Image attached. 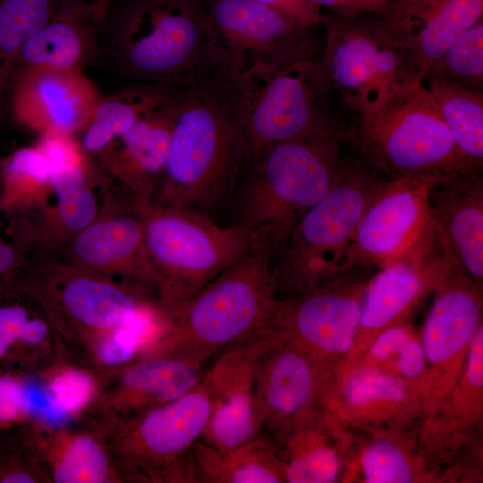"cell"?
I'll list each match as a JSON object with an SVG mask.
<instances>
[{"label":"cell","mask_w":483,"mask_h":483,"mask_svg":"<svg viewBox=\"0 0 483 483\" xmlns=\"http://www.w3.org/2000/svg\"><path fill=\"white\" fill-rule=\"evenodd\" d=\"M232 83L183 89L178 95L161 207L213 219L232 208L249 164Z\"/></svg>","instance_id":"obj_1"},{"label":"cell","mask_w":483,"mask_h":483,"mask_svg":"<svg viewBox=\"0 0 483 483\" xmlns=\"http://www.w3.org/2000/svg\"><path fill=\"white\" fill-rule=\"evenodd\" d=\"M115 38L120 67L148 84L192 89L239 74L201 0H133Z\"/></svg>","instance_id":"obj_2"},{"label":"cell","mask_w":483,"mask_h":483,"mask_svg":"<svg viewBox=\"0 0 483 483\" xmlns=\"http://www.w3.org/2000/svg\"><path fill=\"white\" fill-rule=\"evenodd\" d=\"M345 144L343 133L318 132L267 150L241 178L232 224L256 236L273 260L299 220L334 185Z\"/></svg>","instance_id":"obj_3"},{"label":"cell","mask_w":483,"mask_h":483,"mask_svg":"<svg viewBox=\"0 0 483 483\" xmlns=\"http://www.w3.org/2000/svg\"><path fill=\"white\" fill-rule=\"evenodd\" d=\"M346 144L388 179L425 176L439 182L475 171L462 160L423 79L394 86L348 113Z\"/></svg>","instance_id":"obj_4"},{"label":"cell","mask_w":483,"mask_h":483,"mask_svg":"<svg viewBox=\"0 0 483 483\" xmlns=\"http://www.w3.org/2000/svg\"><path fill=\"white\" fill-rule=\"evenodd\" d=\"M271 266L266 248L230 265L166 312L165 333L139 358L174 356L202 366L219 351L258 333L275 300Z\"/></svg>","instance_id":"obj_5"},{"label":"cell","mask_w":483,"mask_h":483,"mask_svg":"<svg viewBox=\"0 0 483 483\" xmlns=\"http://www.w3.org/2000/svg\"><path fill=\"white\" fill-rule=\"evenodd\" d=\"M387 179L355 149L343 155L334 185L299 220L272 260L275 299L307 293L348 274L343 271L346 250Z\"/></svg>","instance_id":"obj_6"},{"label":"cell","mask_w":483,"mask_h":483,"mask_svg":"<svg viewBox=\"0 0 483 483\" xmlns=\"http://www.w3.org/2000/svg\"><path fill=\"white\" fill-rule=\"evenodd\" d=\"M232 87L249 164L280 143L309 134L346 136L348 111L318 59L284 66L253 64L234 78Z\"/></svg>","instance_id":"obj_7"},{"label":"cell","mask_w":483,"mask_h":483,"mask_svg":"<svg viewBox=\"0 0 483 483\" xmlns=\"http://www.w3.org/2000/svg\"><path fill=\"white\" fill-rule=\"evenodd\" d=\"M144 213V244L165 312L249 252L265 248L249 231L191 210L146 205Z\"/></svg>","instance_id":"obj_8"},{"label":"cell","mask_w":483,"mask_h":483,"mask_svg":"<svg viewBox=\"0 0 483 483\" xmlns=\"http://www.w3.org/2000/svg\"><path fill=\"white\" fill-rule=\"evenodd\" d=\"M210 412L203 376L182 396L104 428L124 482L198 483L193 447Z\"/></svg>","instance_id":"obj_9"},{"label":"cell","mask_w":483,"mask_h":483,"mask_svg":"<svg viewBox=\"0 0 483 483\" xmlns=\"http://www.w3.org/2000/svg\"><path fill=\"white\" fill-rule=\"evenodd\" d=\"M437 180L387 179L364 211L346 250L345 273L381 268L434 246L430 195Z\"/></svg>","instance_id":"obj_10"},{"label":"cell","mask_w":483,"mask_h":483,"mask_svg":"<svg viewBox=\"0 0 483 483\" xmlns=\"http://www.w3.org/2000/svg\"><path fill=\"white\" fill-rule=\"evenodd\" d=\"M320 68L348 113L384 91L424 76L372 20L327 18Z\"/></svg>","instance_id":"obj_11"},{"label":"cell","mask_w":483,"mask_h":483,"mask_svg":"<svg viewBox=\"0 0 483 483\" xmlns=\"http://www.w3.org/2000/svg\"><path fill=\"white\" fill-rule=\"evenodd\" d=\"M434 298L419 337L426 371L419 393L422 416H431L458 383L470 342L482 326V288L446 265L435 284Z\"/></svg>","instance_id":"obj_12"},{"label":"cell","mask_w":483,"mask_h":483,"mask_svg":"<svg viewBox=\"0 0 483 483\" xmlns=\"http://www.w3.org/2000/svg\"><path fill=\"white\" fill-rule=\"evenodd\" d=\"M369 278L349 273L307 293L275 299L264 327L334 369L352 346Z\"/></svg>","instance_id":"obj_13"},{"label":"cell","mask_w":483,"mask_h":483,"mask_svg":"<svg viewBox=\"0 0 483 483\" xmlns=\"http://www.w3.org/2000/svg\"><path fill=\"white\" fill-rule=\"evenodd\" d=\"M33 293L67 354L86 363L99 341L150 302L101 277L79 273L43 282Z\"/></svg>","instance_id":"obj_14"},{"label":"cell","mask_w":483,"mask_h":483,"mask_svg":"<svg viewBox=\"0 0 483 483\" xmlns=\"http://www.w3.org/2000/svg\"><path fill=\"white\" fill-rule=\"evenodd\" d=\"M320 407L347 429L367 434L409 431L423 418L419 395L411 384L361 364L332 370Z\"/></svg>","instance_id":"obj_15"},{"label":"cell","mask_w":483,"mask_h":483,"mask_svg":"<svg viewBox=\"0 0 483 483\" xmlns=\"http://www.w3.org/2000/svg\"><path fill=\"white\" fill-rule=\"evenodd\" d=\"M206 6L239 73L258 64L317 59L315 28L300 26L257 0H208Z\"/></svg>","instance_id":"obj_16"},{"label":"cell","mask_w":483,"mask_h":483,"mask_svg":"<svg viewBox=\"0 0 483 483\" xmlns=\"http://www.w3.org/2000/svg\"><path fill=\"white\" fill-rule=\"evenodd\" d=\"M267 330L270 340L256 365L255 400L263 433L278 444L300 417L320 407L328 368Z\"/></svg>","instance_id":"obj_17"},{"label":"cell","mask_w":483,"mask_h":483,"mask_svg":"<svg viewBox=\"0 0 483 483\" xmlns=\"http://www.w3.org/2000/svg\"><path fill=\"white\" fill-rule=\"evenodd\" d=\"M262 328L227 349L204 373L211 412L200 440L218 449L243 444L263 433L255 400V370L270 340Z\"/></svg>","instance_id":"obj_18"},{"label":"cell","mask_w":483,"mask_h":483,"mask_svg":"<svg viewBox=\"0 0 483 483\" xmlns=\"http://www.w3.org/2000/svg\"><path fill=\"white\" fill-rule=\"evenodd\" d=\"M201 367L162 355L139 358L122 368L103 371L99 395L83 417L106 428L166 403L200 382L204 376Z\"/></svg>","instance_id":"obj_19"},{"label":"cell","mask_w":483,"mask_h":483,"mask_svg":"<svg viewBox=\"0 0 483 483\" xmlns=\"http://www.w3.org/2000/svg\"><path fill=\"white\" fill-rule=\"evenodd\" d=\"M373 13L375 24L426 78L453 40L482 20L483 0H394Z\"/></svg>","instance_id":"obj_20"},{"label":"cell","mask_w":483,"mask_h":483,"mask_svg":"<svg viewBox=\"0 0 483 483\" xmlns=\"http://www.w3.org/2000/svg\"><path fill=\"white\" fill-rule=\"evenodd\" d=\"M25 436L47 483H121L103 426L83 417L53 425L38 419L26 423Z\"/></svg>","instance_id":"obj_21"},{"label":"cell","mask_w":483,"mask_h":483,"mask_svg":"<svg viewBox=\"0 0 483 483\" xmlns=\"http://www.w3.org/2000/svg\"><path fill=\"white\" fill-rule=\"evenodd\" d=\"M482 171L457 173L431 190L434 243L440 258L483 286Z\"/></svg>","instance_id":"obj_22"},{"label":"cell","mask_w":483,"mask_h":483,"mask_svg":"<svg viewBox=\"0 0 483 483\" xmlns=\"http://www.w3.org/2000/svg\"><path fill=\"white\" fill-rule=\"evenodd\" d=\"M430 256V253H422L396 261L378 268L369 276L352 346L345 359L334 369L335 372L355 363L381 332L408 320L415 306L433 289L440 275V260Z\"/></svg>","instance_id":"obj_23"},{"label":"cell","mask_w":483,"mask_h":483,"mask_svg":"<svg viewBox=\"0 0 483 483\" xmlns=\"http://www.w3.org/2000/svg\"><path fill=\"white\" fill-rule=\"evenodd\" d=\"M12 84L16 116L45 132L69 134L83 128L100 98L93 83L79 72L31 69Z\"/></svg>","instance_id":"obj_24"},{"label":"cell","mask_w":483,"mask_h":483,"mask_svg":"<svg viewBox=\"0 0 483 483\" xmlns=\"http://www.w3.org/2000/svg\"><path fill=\"white\" fill-rule=\"evenodd\" d=\"M277 445L284 482L333 483L348 479L354 456L350 434L320 407L300 417Z\"/></svg>","instance_id":"obj_25"},{"label":"cell","mask_w":483,"mask_h":483,"mask_svg":"<svg viewBox=\"0 0 483 483\" xmlns=\"http://www.w3.org/2000/svg\"><path fill=\"white\" fill-rule=\"evenodd\" d=\"M483 415V325L470 345L462 374L437 410L421 419L416 434L419 445L433 467L452 460L462 447L474 441Z\"/></svg>","instance_id":"obj_26"},{"label":"cell","mask_w":483,"mask_h":483,"mask_svg":"<svg viewBox=\"0 0 483 483\" xmlns=\"http://www.w3.org/2000/svg\"><path fill=\"white\" fill-rule=\"evenodd\" d=\"M109 8L72 4L57 13L22 47L10 85L25 71L38 68L82 72L97 47Z\"/></svg>","instance_id":"obj_27"},{"label":"cell","mask_w":483,"mask_h":483,"mask_svg":"<svg viewBox=\"0 0 483 483\" xmlns=\"http://www.w3.org/2000/svg\"><path fill=\"white\" fill-rule=\"evenodd\" d=\"M182 88L176 89L165 101L143 114L123 136L113 149V168L147 200L161 181L174 126L175 105Z\"/></svg>","instance_id":"obj_28"},{"label":"cell","mask_w":483,"mask_h":483,"mask_svg":"<svg viewBox=\"0 0 483 483\" xmlns=\"http://www.w3.org/2000/svg\"><path fill=\"white\" fill-rule=\"evenodd\" d=\"M73 251L89 268L123 273L157 289V276L144 244L142 219L120 216L89 225L75 238Z\"/></svg>","instance_id":"obj_29"},{"label":"cell","mask_w":483,"mask_h":483,"mask_svg":"<svg viewBox=\"0 0 483 483\" xmlns=\"http://www.w3.org/2000/svg\"><path fill=\"white\" fill-rule=\"evenodd\" d=\"M193 457L198 483L284 482L278 445L265 433L228 449L199 439Z\"/></svg>","instance_id":"obj_30"},{"label":"cell","mask_w":483,"mask_h":483,"mask_svg":"<svg viewBox=\"0 0 483 483\" xmlns=\"http://www.w3.org/2000/svg\"><path fill=\"white\" fill-rule=\"evenodd\" d=\"M369 436L354 453L348 479L357 473L365 483L428 482L436 479V472L428 463L416 435L404 431Z\"/></svg>","instance_id":"obj_31"},{"label":"cell","mask_w":483,"mask_h":483,"mask_svg":"<svg viewBox=\"0 0 483 483\" xmlns=\"http://www.w3.org/2000/svg\"><path fill=\"white\" fill-rule=\"evenodd\" d=\"M177 87L145 84L99 98L83 127L82 146L96 153L104 150L130 130L149 110L165 101Z\"/></svg>","instance_id":"obj_32"},{"label":"cell","mask_w":483,"mask_h":483,"mask_svg":"<svg viewBox=\"0 0 483 483\" xmlns=\"http://www.w3.org/2000/svg\"><path fill=\"white\" fill-rule=\"evenodd\" d=\"M436 98L455 146L466 164L475 171L483 165V91L436 78H425Z\"/></svg>","instance_id":"obj_33"},{"label":"cell","mask_w":483,"mask_h":483,"mask_svg":"<svg viewBox=\"0 0 483 483\" xmlns=\"http://www.w3.org/2000/svg\"><path fill=\"white\" fill-rule=\"evenodd\" d=\"M65 355L51 326L30 318L21 306H0V363L20 362L33 373Z\"/></svg>","instance_id":"obj_34"},{"label":"cell","mask_w":483,"mask_h":483,"mask_svg":"<svg viewBox=\"0 0 483 483\" xmlns=\"http://www.w3.org/2000/svg\"><path fill=\"white\" fill-rule=\"evenodd\" d=\"M33 373L57 410L70 420L87 413L104 381L103 371L70 356L59 357Z\"/></svg>","instance_id":"obj_35"},{"label":"cell","mask_w":483,"mask_h":483,"mask_svg":"<svg viewBox=\"0 0 483 483\" xmlns=\"http://www.w3.org/2000/svg\"><path fill=\"white\" fill-rule=\"evenodd\" d=\"M355 364L373 366L404 379L419 398L426 360L419 333L408 320L381 332Z\"/></svg>","instance_id":"obj_36"},{"label":"cell","mask_w":483,"mask_h":483,"mask_svg":"<svg viewBox=\"0 0 483 483\" xmlns=\"http://www.w3.org/2000/svg\"><path fill=\"white\" fill-rule=\"evenodd\" d=\"M59 9L58 0H0V97L24 44Z\"/></svg>","instance_id":"obj_37"},{"label":"cell","mask_w":483,"mask_h":483,"mask_svg":"<svg viewBox=\"0 0 483 483\" xmlns=\"http://www.w3.org/2000/svg\"><path fill=\"white\" fill-rule=\"evenodd\" d=\"M430 76L483 91L482 20L453 40Z\"/></svg>","instance_id":"obj_38"},{"label":"cell","mask_w":483,"mask_h":483,"mask_svg":"<svg viewBox=\"0 0 483 483\" xmlns=\"http://www.w3.org/2000/svg\"><path fill=\"white\" fill-rule=\"evenodd\" d=\"M50 183L56 194L63 225L75 232L89 225L96 215V201L85 183L81 165H52Z\"/></svg>","instance_id":"obj_39"},{"label":"cell","mask_w":483,"mask_h":483,"mask_svg":"<svg viewBox=\"0 0 483 483\" xmlns=\"http://www.w3.org/2000/svg\"><path fill=\"white\" fill-rule=\"evenodd\" d=\"M0 482H47L24 433L12 453H0Z\"/></svg>","instance_id":"obj_40"},{"label":"cell","mask_w":483,"mask_h":483,"mask_svg":"<svg viewBox=\"0 0 483 483\" xmlns=\"http://www.w3.org/2000/svg\"><path fill=\"white\" fill-rule=\"evenodd\" d=\"M26 374L0 371V428L28 423L24 383Z\"/></svg>","instance_id":"obj_41"},{"label":"cell","mask_w":483,"mask_h":483,"mask_svg":"<svg viewBox=\"0 0 483 483\" xmlns=\"http://www.w3.org/2000/svg\"><path fill=\"white\" fill-rule=\"evenodd\" d=\"M52 165L38 148L20 149L10 158L5 174L10 181L35 184L50 182Z\"/></svg>","instance_id":"obj_42"},{"label":"cell","mask_w":483,"mask_h":483,"mask_svg":"<svg viewBox=\"0 0 483 483\" xmlns=\"http://www.w3.org/2000/svg\"><path fill=\"white\" fill-rule=\"evenodd\" d=\"M279 12L294 23L306 27L322 26L325 15L309 0H257Z\"/></svg>","instance_id":"obj_43"},{"label":"cell","mask_w":483,"mask_h":483,"mask_svg":"<svg viewBox=\"0 0 483 483\" xmlns=\"http://www.w3.org/2000/svg\"><path fill=\"white\" fill-rule=\"evenodd\" d=\"M50 161L52 165L59 164L81 165L78 148L68 138V134L46 132L38 148Z\"/></svg>","instance_id":"obj_44"},{"label":"cell","mask_w":483,"mask_h":483,"mask_svg":"<svg viewBox=\"0 0 483 483\" xmlns=\"http://www.w3.org/2000/svg\"><path fill=\"white\" fill-rule=\"evenodd\" d=\"M316 6L327 8L336 17L342 19H354L362 13H368L360 0H309Z\"/></svg>","instance_id":"obj_45"},{"label":"cell","mask_w":483,"mask_h":483,"mask_svg":"<svg viewBox=\"0 0 483 483\" xmlns=\"http://www.w3.org/2000/svg\"><path fill=\"white\" fill-rule=\"evenodd\" d=\"M60 6L79 4L84 6L110 7L112 0H58Z\"/></svg>","instance_id":"obj_46"},{"label":"cell","mask_w":483,"mask_h":483,"mask_svg":"<svg viewBox=\"0 0 483 483\" xmlns=\"http://www.w3.org/2000/svg\"><path fill=\"white\" fill-rule=\"evenodd\" d=\"M14 254L12 249L0 244V273L7 270L13 264Z\"/></svg>","instance_id":"obj_47"},{"label":"cell","mask_w":483,"mask_h":483,"mask_svg":"<svg viewBox=\"0 0 483 483\" xmlns=\"http://www.w3.org/2000/svg\"><path fill=\"white\" fill-rule=\"evenodd\" d=\"M368 13H377L394 0H360Z\"/></svg>","instance_id":"obj_48"}]
</instances>
